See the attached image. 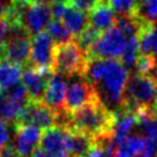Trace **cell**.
<instances>
[{
	"label": "cell",
	"instance_id": "6da1fadb",
	"mask_svg": "<svg viewBox=\"0 0 157 157\" xmlns=\"http://www.w3.org/2000/svg\"><path fill=\"white\" fill-rule=\"evenodd\" d=\"M83 77L92 85L98 101L112 113L123 108L124 90L129 78V70L114 59L88 58Z\"/></svg>",
	"mask_w": 157,
	"mask_h": 157
},
{
	"label": "cell",
	"instance_id": "7a4b0ae2",
	"mask_svg": "<svg viewBox=\"0 0 157 157\" xmlns=\"http://www.w3.org/2000/svg\"><path fill=\"white\" fill-rule=\"evenodd\" d=\"M113 124L114 113L108 110L101 102H94L71 113L66 128L86 134L94 140L102 135L110 134Z\"/></svg>",
	"mask_w": 157,
	"mask_h": 157
},
{
	"label": "cell",
	"instance_id": "3957f363",
	"mask_svg": "<svg viewBox=\"0 0 157 157\" xmlns=\"http://www.w3.org/2000/svg\"><path fill=\"white\" fill-rule=\"evenodd\" d=\"M157 81L151 76L129 74L124 90L123 108L136 113L140 109H150L156 105Z\"/></svg>",
	"mask_w": 157,
	"mask_h": 157
},
{
	"label": "cell",
	"instance_id": "277c9868",
	"mask_svg": "<svg viewBox=\"0 0 157 157\" xmlns=\"http://www.w3.org/2000/svg\"><path fill=\"white\" fill-rule=\"evenodd\" d=\"M87 60V53L77 44L75 39L63 44H55L52 71L61 74L66 77L77 74L83 75Z\"/></svg>",
	"mask_w": 157,
	"mask_h": 157
},
{
	"label": "cell",
	"instance_id": "5b68a950",
	"mask_svg": "<svg viewBox=\"0 0 157 157\" xmlns=\"http://www.w3.org/2000/svg\"><path fill=\"white\" fill-rule=\"evenodd\" d=\"M94 102L99 101L92 85L83 77V75L77 74L67 77L64 108L69 114Z\"/></svg>",
	"mask_w": 157,
	"mask_h": 157
},
{
	"label": "cell",
	"instance_id": "8992f818",
	"mask_svg": "<svg viewBox=\"0 0 157 157\" xmlns=\"http://www.w3.org/2000/svg\"><path fill=\"white\" fill-rule=\"evenodd\" d=\"M31 50V36L20 25H15L4 40L0 58L22 66L28 63Z\"/></svg>",
	"mask_w": 157,
	"mask_h": 157
},
{
	"label": "cell",
	"instance_id": "52a82bcc",
	"mask_svg": "<svg viewBox=\"0 0 157 157\" xmlns=\"http://www.w3.org/2000/svg\"><path fill=\"white\" fill-rule=\"evenodd\" d=\"M126 43V36L115 26L101 33L94 45L88 52V58L120 59Z\"/></svg>",
	"mask_w": 157,
	"mask_h": 157
},
{
	"label": "cell",
	"instance_id": "ba28073f",
	"mask_svg": "<svg viewBox=\"0 0 157 157\" xmlns=\"http://www.w3.org/2000/svg\"><path fill=\"white\" fill-rule=\"evenodd\" d=\"M28 102V93L21 82L6 91L0 90V120L4 123H16Z\"/></svg>",
	"mask_w": 157,
	"mask_h": 157
},
{
	"label": "cell",
	"instance_id": "9c48e42d",
	"mask_svg": "<svg viewBox=\"0 0 157 157\" xmlns=\"http://www.w3.org/2000/svg\"><path fill=\"white\" fill-rule=\"evenodd\" d=\"M55 43L47 32H42L32 37L28 66L37 70L52 71L53 55Z\"/></svg>",
	"mask_w": 157,
	"mask_h": 157
},
{
	"label": "cell",
	"instance_id": "30bf717a",
	"mask_svg": "<svg viewBox=\"0 0 157 157\" xmlns=\"http://www.w3.org/2000/svg\"><path fill=\"white\" fill-rule=\"evenodd\" d=\"M58 115L47 107L43 102H28L22 109L15 124L17 125H32L40 130H45L56 125Z\"/></svg>",
	"mask_w": 157,
	"mask_h": 157
},
{
	"label": "cell",
	"instance_id": "8fae6325",
	"mask_svg": "<svg viewBox=\"0 0 157 157\" xmlns=\"http://www.w3.org/2000/svg\"><path fill=\"white\" fill-rule=\"evenodd\" d=\"M53 71L37 70L31 66H26L21 74V83L26 88L31 102H43L45 87Z\"/></svg>",
	"mask_w": 157,
	"mask_h": 157
},
{
	"label": "cell",
	"instance_id": "7c38bea8",
	"mask_svg": "<svg viewBox=\"0 0 157 157\" xmlns=\"http://www.w3.org/2000/svg\"><path fill=\"white\" fill-rule=\"evenodd\" d=\"M66 86H67V77L53 72L48 80L44 97H43V103L49 107L56 115L63 114L65 110L64 108V102H65V93H66Z\"/></svg>",
	"mask_w": 157,
	"mask_h": 157
},
{
	"label": "cell",
	"instance_id": "4fadbf2b",
	"mask_svg": "<svg viewBox=\"0 0 157 157\" xmlns=\"http://www.w3.org/2000/svg\"><path fill=\"white\" fill-rule=\"evenodd\" d=\"M40 129L32 125L15 124V144L13 147L20 157H31L40 141Z\"/></svg>",
	"mask_w": 157,
	"mask_h": 157
},
{
	"label": "cell",
	"instance_id": "5bb4252c",
	"mask_svg": "<svg viewBox=\"0 0 157 157\" xmlns=\"http://www.w3.org/2000/svg\"><path fill=\"white\" fill-rule=\"evenodd\" d=\"M66 135L67 129L60 125L50 126L42 131L39 145L42 150L56 153V155H67V147H66Z\"/></svg>",
	"mask_w": 157,
	"mask_h": 157
},
{
	"label": "cell",
	"instance_id": "9a60e30c",
	"mask_svg": "<svg viewBox=\"0 0 157 157\" xmlns=\"http://www.w3.org/2000/svg\"><path fill=\"white\" fill-rule=\"evenodd\" d=\"M136 125H137V118L135 113L129 112L124 108L115 112L114 124L112 129V136L115 142V146L117 144L126 139L129 135H131L134 130H136Z\"/></svg>",
	"mask_w": 157,
	"mask_h": 157
},
{
	"label": "cell",
	"instance_id": "2e32d148",
	"mask_svg": "<svg viewBox=\"0 0 157 157\" xmlns=\"http://www.w3.org/2000/svg\"><path fill=\"white\" fill-rule=\"evenodd\" d=\"M66 147L69 157H88L94 147V140L86 134L67 129Z\"/></svg>",
	"mask_w": 157,
	"mask_h": 157
},
{
	"label": "cell",
	"instance_id": "e0dca14e",
	"mask_svg": "<svg viewBox=\"0 0 157 157\" xmlns=\"http://www.w3.org/2000/svg\"><path fill=\"white\" fill-rule=\"evenodd\" d=\"M115 20H117V15L110 9V6L107 2H102L90 12L88 26L93 27L99 33H103L104 31L114 26Z\"/></svg>",
	"mask_w": 157,
	"mask_h": 157
},
{
	"label": "cell",
	"instance_id": "ac0fdd59",
	"mask_svg": "<svg viewBox=\"0 0 157 157\" xmlns=\"http://www.w3.org/2000/svg\"><path fill=\"white\" fill-rule=\"evenodd\" d=\"M61 22L67 28L72 37H78L80 33L88 26V13H85L71 5H66Z\"/></svg>",
	"mask_w": 157,
	"mask_h": 157
},
{
	"label": "cell",
	"instance_id": "d6986e66",
	"mask_svg": "<svg viewBox=\"0 0 157 157\" xmlns=\"http://www.w3.org/2000/svg\"><path fill=\"white\" fill-rule=\"evenodd\" d=\"M146 150V139L140 134L135 132L129 135L126 139L117 144L114 153L115 157H136L144 153Z\"/></svg>",
	"mask_w": 157,
	"mask_h": 157
},
{
	"label": "cell",
	"instance_id": "ffe728a7",
	"mask_svg": "<svg viewBox=\"0 0 157 157\" xmlns=\"http://www.w3.org/2000/svg\"><path fill=\"white\" fill-rule=\"evenodd\" d=\"M139 52L140 55L157 58V26L146 25L139 33Z\"/></svg>",
	"mask_w": 157,
	"mask_h": 157
},
{
	"label": "cell",
	"instance_id": "44dd1931",
	"mask_svg": "<svg viewBox=\"0 0 157 157\" xmlns=\"http://www.w3.org/2000/svg\"><path fill=\"white\" fill-rule=\"evenodd\" d=\"M21 66L0 58V90L6 91L21 82Z\"/></svg>",
	"mask_w": 157,
	"mask_h": 157
},
{
	"label": "cell",
	"instance_id": "7402d4cb",
	"mask_svg": "<svg viewBox=\"0 0 157 157\" xmlns=\"http://www.w3.org/2000/svg\"><path fill=\"white\" fill-rule=\"evenodd\" d=\"M135 16L144 26H157V0H139Z\"/></svg>",
	"mask_w": 157,
	"mask_h": 157
},
{
	"label": "cell",
	"instance_id": "603a6c76",
	"mask_svg": "<svg viewBox=\"0 0 157 157\" xmlns=\"http://www.w3.org/2000/svg\"><path fill=\"white\" fill-rule=\"evenodd\" d=\"M47 33L52 37L55 44H63L66 42L72 40V36L67 31V28L64 26L61 20H52V22L47 27Z\"/></svg>",
	"mask_w": 157,
	"mask_h": 157
},
{
	"label": "cell",
	"instance_id": "cb8c5ba5",
	"mask_svg": "<svg viewBox=\"0 0 157 157\" xmlns=\"http://www.w3.org/2000/svg\"><path fill=\"white\" fill-rule=\"evenodd\" d=\"M117 16H135L137 0H105Z\"/></svg>",
	"mask_w": 157,
	"mask_h": 157
},
{
	"label": "cell",
	"instance_id": "d4e9b609",
	"mask_svg": "<svg viewBox=\"0 0 157 157\" xmlns=\"http://www.w3.org/2000/svg\"><path fill=\"white\" fill-rule=\"evenodd\" d=\"M101 33L98 31H96L93 27L91 26H87L81 33L78 37L75 38V40L77 42V44L87 53L88 55V52L91 50V48L94 45V43L97 42V39L99 38Z\"/></svg>",
	"mask_w": 157,
	"mask_h": 157
},
{
	"label": "cell",
	"instance_id": "484cf974",
	"mask_svg": "<svg viewBox=\"0 0 157 157\" xmlns=\"http://www.w3.org/2000/svg\"><path fill=\"white\" fill-rule=\"evenodd\" d=\"M102 2H107L105 0H70V5L74 6L75 9L88 13L91 12L93 9H96L99 4Z\"/></svg>",
	"mask_w": 157,
	"mask_h": 157
},
{
	"label": "cell",
	"instance_id": "4316f807",
	"mask_svg": "<svg viewBox=\"0 0 157 157\" xmlns=\"http://www.w3.org/2000/svg\"><path fill=\"white\" fill-rule=\"evenodd\" d=\"M16 0H0V20L6 17Z\"/></svg>",
	"mask_w": 157,
	"mask_h": 157
},
{
	"label": "cell",
	"instance_id": "83f0119b",
	"mask_svg": "<svg viewBox=\"0 0 157 157\" xmlns=\"http://www.w3.org/2000/svg\"><path fill=\"white\" fill-rule=\"evenodd\" d=\"M9 141H10V132L6 126V123L0 120V144L5 146L9 144Z\"/></svg>",
	"mask_w": 157,
	"mask_h": 157
},
{
	"label": "cell",
	"instance_id": "f1b7e54d",
	"mask_svg": "<svg viewBox=\"0 0 157 157\" xmlns=\"http://www.w3.org/2000/svg\"><path fill=\"white\" fill-rule=\"evenodd\" d=\"M0 157H20V155L12 145L7 144L0 148Z\"/></svg>",
	"mask_w": 157,
	"mask_h": 157
},
{
	"label": "cell",
	"instance_id": "f546056e",
	"mask_svg": "<svg viewBox=\"0 0 157 157\" xmlns=\"http://www.w3.org/2000/svg\"><path fill=\"white\" fill-rule=\"evenodd\" d=\"M31 157H69L67 155H56V153H50L47 152L42 148H36V151L32 153Z\"/></svg>",
	"mask_w": 157,
	"mask_h": 157
},
{
	"label": "cell",
	"instance_id": "4dcf8cb0",
	"mask_svg": "<svg viewBox=\"0 0 157 157\" xmlns=\"http://www.w3.org/2000/svg\"><path fill=\"white\" fill-rule=\"evenodd\" d=\"M25 1L32 5H49L52 2L50 0H25Z\"/></svg>",
	"mask_w": 157,
	"mask_h": 157
},
{
	"label": "cell",
	"instance_id": "1f68e13d",
	"mask_svg": "<svg viewBox=\"0 0 157 157\" xmlns=\"http://www.w3.org/2000/svg\"><path fill=\"white\" fill-rule=\"evenodd\" d=\"M151 77H153L157 81V59H156V66H155V69H153V71L151 74Z\"/></svg>",
	"mask_w": 157,
	"mask_h": 157
},
{
	"label": "cell",
	"instance_id": "d6a6232c",
	"mask_svg": "<svg viewBox=\"0 0 157 157\" xmlns=\"http://www.w3.org/2000/svg\"><path fill=\"white\" fill-rule=\"evenodd\" d=\"M50 1H52V2H58V4H64V5H65L69 0H50Z\"/></svg>",
	"mask_w": 157,
	"mask_h": 157
},
{
	"label": "cell",
	"instance_id": "836d02e7",
	"mask_svg": "<svg viewBox=\"0 0 157 157\" xmlns=\"http://www.w3.org/2000/svg\"><path fill=\"white\" fill-rule=\"evenodd\" d=\"M153 118H155V120L157 123V105L153 107Z\"/></svg>",
	"mask_w": 157,
	"mask_h": 157
},
{
	"label": "cell",
	"instance_id": "e575fe53",
	"mask_svg": "<svg viewBox=\"0 0 157 157\" xmlns=\"http://www.w3.org/2000/svg\"><path fill=\"white\" fill-rule=\"evenodd\" d=\"M2 44H4V39L0 37V53H1V49H2Z\"/></svg>",
	"mask_w": 157,
	"mask_h": 157
},
{
	"label": "cell",
	"instance_id": "d590c367",
	"mask_svg": "<svg viewBox=\"0 0 157 157\" xmlns=\"http://www.w3.org/2000/svg\"><path fill=\"white\" fill-rule=\"evenodd\" d=\"M156 105H157V96H156Z\"/></svg>",
	"mask_w": 157,
	"mask_h": 157
}]
</instances>
